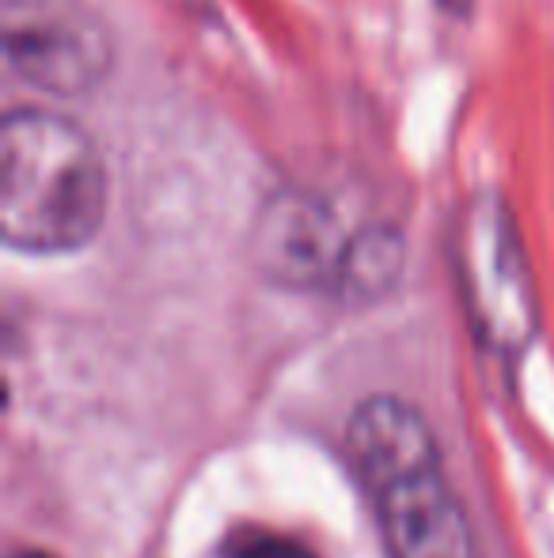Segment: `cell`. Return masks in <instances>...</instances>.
I'll return each instance as SVG.
<instances>
[{"instance_id":"cell-1","label":"cell","mask_w":554,"mask_h":558,"mask_svg":"<svg viewBox=\"0 0 554 558\" xmlns=\"http://www.w3.org/2000/svg\"><path fill=\"white\" fill-rule=\"evenodd\" d=\"M111 179L96 141L46 107L0 122V235L12 251L65 255L96 240Z\"/></svg>"},{"instance_id":"cell-2","label":"cell","mask_w":554,"mask_h":558,"mask_svg":"<svg viewBox=\"0 0 554 558\" xmlns=\"http://www.w3.org/2000/svg\"><path fill=\"white\" fill-rule=\"evenodd\" d=\"M346 448L392 558H482L429 422L407 399L372 396L354 411Z\"/></svg>"},{"instance_id":"cell-3","label":"cell","mask_w":554,"mask_h":558,"mask_svg":"<svg viewBox=\"0 0 554 558\" xmlns=\"http://www.w3.org/2000/svg\"><path fill=\"white\" fill-rule=\"evenodd\" d=\"M456 270L467 319L482 345L502 357H520L540 331V301L517 217L509 214L502 194L479 191L464 206Z\"/></svg>"},{"instance_id":"cell-4","label":"cell","mask_w":554,"mask_h":558,"mask_svg":"<svg viewBox=\"0 0 554 558\" xmlns=\"http://www.w3.org/2000/svg\"><path fill=\"white\" fill-rule=\"evenodd\" d=\"M4 61L27 88L88 96L114 73V35L91 0H0Z\"/></svg>"},{"instance_id":"cell-5","label":"cell","mask_w":554,"mask_h":558,"mask_svg":"<svg viewBox=\"0 0 554 558\" xmlns=\"http://www.w3.org/2000/svg\"><path fill=\"white\" fill-rule=\"evenodd\" d=\"M349 235L354 232L342 225L338 209L323 194L281 186L255 214L247 255L255 270L281 289L331 293Z\"/></svg>"},{"instance_id":"cell-6","label":"cell","mask_w":554,"mask_h":558,"mask_svg":"<svg viewBox=\"0 0 554 558\" xmlns=\"http://www.w3.org/2000/svg\"><path fill=\"white\" fill-rule=\"evenodd\" d=\"M403 263H407V243H403L399 228L365 225L349 235L331 293L346 304H372L399 286Z\"/></svg>"},{"instance_id":"cell-7","label":"cell","mask_w":554,"mask_h":558,"mask_svg":"<svg viewBox=\"0 0 554 558\" xmlns=\"http://www.w3.org/2000/svg\"><path fill=\"white\" fill-rule=\"evenodd\" d=\"M224 558H319L304 544L288 536H270V532H239L224 547Z\"/></svg>"},{"instance_id":"cell-8","label":"cell","mask_w":554,"mask_h":558,"mask_svg":"<svg viewBox=\"0 0 554 558\" xmlns=\"http://www.w3.org/2000/svg\"><path fill=\"white\" fill-rule=\"evenodd\" d=\"M12 558H53V555H46V551H20V555H12Z\"/></svg>"}]
</instances>
